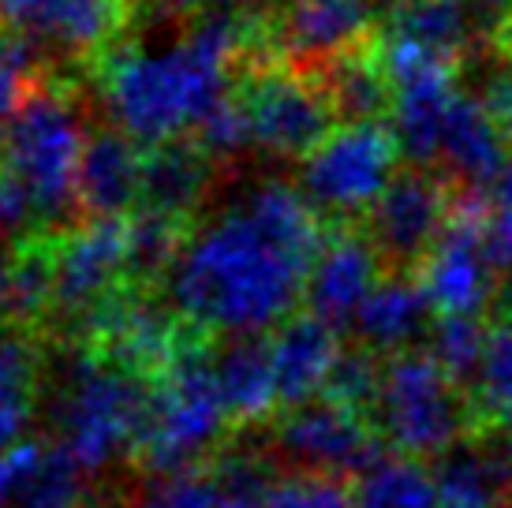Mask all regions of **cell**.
I'll list each match as a JSON object with an SVG mask.
<instances>
[{
    "label": "cell",
    "instance_id": "obj_17",
    "mask_svg": "<svg viewBox=\"0 0 512 508\" xmlns=\"http://www.w3.org/2000/svg\"><path fill=\"white\" fill-rule=\"evenodd\" d=\"M389 79H393L389 127L397 135L400 157L419 165V169L438 165L445 124H449V113H453L456 98H460L456 71L419 68V71H404V75H389Z\"/></svg>",
    "mask_w": 512,
    "mask_h": 508
},
{
    "label": "cell",
    "instance_id": "obj_40",
    "mask_svg": "<svg viewBox=\"0 0 512 508\" xmlns=\"http://www.w3.org/2000/svg\"><path fill=\"white\" fill-rule=\"evenodd\" d=\"M505 277H509V292H512V269L505 273ZM509 314H512V299H509Z\"/></svg>",
    "mask_w": 512,
    "mask_h": 508
},
{
    "label": "cell",
    "instance_id": "obj_5",
    "mask_svg": "<svg viewBox=\"0 0 512 508\" xmlns=\"http://www.w3.org/2000/svg\"><path fill=\"white\" fill-rule=\"evenodd\" d=\"M86 139L90 135L79 120L68 86L49 79H42V86L30 94L27 105L0 135V169L12 172L34 195L49 232L79 206L75 187H79Z\"/></svg>",
    "mask_w": 512,
    "mask_h": 508
},
{
    "label": "cell",
    "instance_id": "obj_22",
    "mask_svg": "<svg viewBox=\"0 0 512 508\" xmlns=\"http://www.w3.org/2000/svg\"><path fill=\"white\" fill-rule=\"evenodd\" d=\"M214 367L232 423H266L281 408L270 337H232L221 355H214Z\"/></svg>",
    "mask_w": 512,
    "mask_h": 508
},
{
    "label": "cell",
    "instance_id": "obj_32",
    "mask_svg": "<svg viewBox=\"0 0 512 508\" xmlns=\"http://www.w3.org/2000/svg\"><path fill=\"white\" fill-rule=\"evenodd\" d=\"M382 374H385V359H378V352H370L367 344L344 348L322 396L337 400L344 408H356L363 415H370L374 400H378V389H382Z\"/></svg>",
    "mask_w": 512,
    "mask_h": 508
},
{
    "label": "cell",
    "instance_id": "obj_28",
    "mask_svg": "<svg viewBox=\"0 0 512 508\" xmlns=\"http://www.w3.org/2000/svg\"><path fill=\"white\" fill-rule=\"evenodd\" d=\"M15 508H90V475L60 445H42L19 482Z\"/></svg>",
    "mask_w": 512,
    "mask_h": 508
},
{
    "label": "cell",
    "instance_id": "obj_11",
    "mask_svg": "<svg viewBox=\"0 0 512 508\" xmlns=\"http://www.w3.org/2000/svg\"><path fill=\"white\" fill-rule=\"evenodd\" d=\"M124 284H128V217L83 221L53 236V314L75 337Z\"/></svg>",
    "mask_w": 512,
    "mask_h": 508
},
{
    "label": "cell",
    "instance_id": "obj_4",
    "mask_svg": "<svg viewBox=\"0 0 512 508\" xmlns=\"http://www.w3.org/2000/svg\"><path fill=\"white\" fill-rule=\"evenodd\" d=\"M228 423L210 344L195 337L150 381V419L135 460L161 479L199 471V460L217 449Z\"/></svg>",
    "mask_w": 512,
    "mask_h": 508
},
{
    "label": "cell",
    "instance_id": "obj_33",
    "mask_svg": "<svg viewBox=\"0 0 512 508\" xmlns=\"http://www.w3.org/2000/svg\"><path fill=\"white\" fill-rule=\"evenodd\" d=\"M143 508H255L251 501L228 494L210 471H187L172 479H157L143 497Z\"/></svg>",
    "mask_w": 512,
    "mask_h": 508
},
{
    "label": "cell",
    "instance_id": "obj_20",
    "mask_svg": "<svg viewBox=\"0 0 512 508\" xmlns=\"http://www.w3.org/2000/svg\"><path fill=\"white\" fill-rule=\"evenodd\" d=\"M430 318H438L430 307V296L415 273L393 269L389 277L374 284V292L356 314V333L370 352L400 355L408 352L415 337L430 333Z\"/></svg>",
    "mask_w": 512,
    "mask_h": 508
},
{
    "label": "cell",
    "instance_id": "obj_15",
    "mask_svg": "<svg viewBox=\"0 0 512 508\" xmlns=\"http://www.w3.org/2000/svg\"><path fill=\"white\" fill-rule=\"evenodd\" d=\"M378 266H382V254L374 251L367 232L352 225H337L326 236L311 266V277H307V296H303L307 314H314L318 322L333 325V329L356 322L359 307L367 303L374 284L382 281Z\"/></svg>",
    "mask_w": 512,
    "mask_h": 508
},
{
    "label": "cell",
    "instance_id": "obj_25",
    "mask_svg": "<svg viewBox=\"0 0 512 508\" xmlns=\"http://www.w3.org/2000/svg\"><path fill=\"white\" fill-rule=\"evenodd\" d=\"M434 486H438L441 508H501L509 505V494L501 486L498 471L486 456L483 441L471 434L456 449L434 460Z\"/></svg>",
    "mask_w": 512,
    "mask_h": 508
},
{
    "label": "cell",
    "instance_id": "obj_39",
    "mask_svg": "<svg viewBox=\"0 0 512 508\" xmlns=\"http://www.w3.org/2000/svg\"><path fill=\"white\" fill-rule=\"evenodd\" d=\"M498 53H512V27L505 30V38L498 42Z\"/></svg>",
    "mask_w": 512,
    "mask_h": 508
},
{
    "label": "cell",
    "instance_id": "obj_34",
    "mask_svg": "<svg viewBox=\"0 0 512 508\" xmlns=\"http://www.w3.org/2000/svg\"><path fill=\"white\" fill-rule=\"evenodd\" d=\"M255 508H356V501L341 479L296 471V475L273 482L270 490L258 497Z\"/></svg>",
    "mask_w": 512,
    "mask_h": 508
},
{
    "label": "cell",
    "instance_id": "obj_6",
    "mask_svg": "<svg viewBox=\"0 0 512 508\" xmlns=\"http://www.w3.org/2000/svg\"><path fill=\"white\" fill-rule=\"evenodd\" d=\"M374 426L385 445L408 460H438L479 430L471 396L460 393L430 352H400L385 359L374 400Z\"/></svg>",
    "mask_w": 512,
    "mask_h": 508
},
{
    "label": "cell",
    "instance_id": "obj_38",
    "mask_svg": "<svg viewBox=\"0 0 512 508\" xmlns=\"http://www.w3.org/2000/svg\"><path fill=\"white\" fill-rule=\"evenodd\" d=\"M486 113L494 116V124L505 131V139L512 142V53H501L498 68L486 75L483 98Z\"/></svg>",
    "mask_w": 512,
    "mask_h": 508
},
{
    "label": "cell",
    "instance_id": "obj_9",
    "mask_svg": "<svg viewBox=\"0 0 512 508\" xmlns=\"http://www.w3.org/2000/svg\"><path fill=\"white\" fill-rule=\"evenodd\" d=\"M236 90L247 109L251 142L273 157H311L337 131V109L314 71L262 64L247 68Z\"/></svg>",
    "mask_w": 512,
    "mask_h": 508
},
{
    "label": "cell",
    "instance_id": "obj_8",
    "mask_svg": "<svg viewBox=\"0 0 512 508\" xmlns=\"http://www.w3.org/2000/svg\"><path fill=\"white\" fill-rule=\"evenodd\" d=\"M419 281L427 288L430 307L438 318H483L498 292L501 269L490 247V206L483 191L456 187L453 217L419 266Z\"/></svg>",
    "mask_w": 512,
    "mask_h": 508
},
{
    "label": "cell",
    "instance_id": "obj_2",
    "mask_svg": "<svg viewBox=\"0 0 512 508\" xmlns=\"http://www.w3.org/2000/svg\"><path fill=\"white\" fill-rule=\"evenodd\" d=\"M232 68V60L195 34H184L165 49L113 45L98 60V79L116 131L154 150L199 131L202 120L236 90Z\"/></svg>",
    "mask_w": 512,
    "mask_h": 508
},
{
    "label": "cell",
    "instance_id": "obj_36",
    "mask_svg": "<svg viewBox=\"0 0 512 508\" xmlns=\"http://www.w3.org/2000/svg\"><path fill=\"white\" fill-rule=\"evenodd\" d=\"M34 236H49L38 202L12 172L0 169V243H23Z\"/></svg>",
    "mask_w": 512,
    "mask_h": 508
},
{
    "label": "cell",
    "instance_id": "obj_10",
    "mask_svg": "<svg viewBox=\"0 0 512 508\" xmlns=\"http://www.w3.org/2000/svg\"><path fill=\"white\" fill-rule=\"evenodd\" d=\"M385 0H277L262 15V64L322 71L374 42Z\"/></svg>",
    "mask_w": 512,
    "mask_h": 508
},
{
    "label": "cell",
    "instance_id": "obj_12",
    "mask_svg": "<svg viewBox=\"0 0 512 508\" xmlns=\"http://www.w3.org/2000/svg\"><path fill=\"white\" fill-rule=\"evenodd\" d=\"M273 445L299 471L329 475V479L367 475L385 456V438L378 434L374 419L356 408H344L329 396L288 408L273 430Z\"/></svg>",
    "mask_w": 512,
    "mask_h": 508
},
{
    "label": "cell",
    "instance_id": "obj_35",
    "mask_svg": "<svg viewBox=\"0 0 512 508\" xmlns=\"http://www.w3.org/2000/svg\"><path fill=\"white\" fill-rule=\"evenodd\" d=\"M191 139L199 142L214 161L217 157H236V154H243L247 146H255V142H251V124H247V109H243V101H240V90H232L214 113L202 120V127Z\"/></svg>",
    "mask_w": 512,
    "mask_h": 508
},
{
    "label": "cell",
    "instance_id": "obj_13",
    "mask_svg": "<svg viewBox=\"0 0 512 508\" xmlns=\"http://www.w3.org/2000/svg\"><path fill=\"white\" fill-rule=\"evenodd\" d=\"M453 202L456 187L423 169H404L370 206L363 232L374 243V251L382 254V262L400 273H412L415 266L427 262V254L441 240L453 217Z\"/></svg>",
    "mask_w": 512,
    "mask_h": 508
},
{
    "label": "cell",
    "instance_id": "obj_29",
    "mask_svg": "<svg viewBox=\"0 0 512 508\" xmlns=\"http://www.w3.org/2000/svg\"><path fill=\"white\" fill-rule=\"evenodd\" d=\"M471 408H475L479 430L483 426L512 430V314L490 325L486 355L471 381Z\"/></svg>",
    "mask_w": 512,
    "mask_h": 508
},
{
    "label": "cell",
    "instance_id": "obj_16",
    "mask_svg": "<svg viewBox=\"0 0 512 508\" xmlns=\"http://www.w3.org/2000/svg\"><path fill=\"white\" fill-rule=\"evenodd\" d=\"M146 150L116 127H101L86 139L75 202L86 221H120L143 202Z\"/></svg>",
    "mask_w": 512,
    "mask_h": 508
},
{
    "label": "cell",
    "instance_id": "obj_30",
    "mask_svg": "<svg viewBox=\"0 0 512 508\" xmlns=\"http://www.w3.org/2000/svg\"><path fill=\"white\" fill-rule=\"evenodd\" d=\"M45 79V49L15 30H0V135Z\"/></svg>",
    "mask_w": 512,
    "mask_h": 508
},
{
    "label": "cell",
    "instance_id": "obj_31",
    "mask_svg": "<svg viewBox=\"0 0 512 508\" xmlns=\"http://www.w3.org/2000/svg\"><path fill=\"white\" fill-rule=\"evenodd\" d=\"M486 340H490V329L483 318H438L427 333V352L456 385H464L479 374Z\"/></svg>",
    "mask_w": 512,
    "mask_h": 508
},
{
    "label": "cell",
    "instance_id": "obj_26",
    "mask_svg": "<svg viewBox=\"0 0 512 508\" xmlns=\"http://www.w3.org/2000/svg\"><path fill=\"white\" fill-rule=\"evenodd\" d=\"M191 225L172 221L165 213L135 210L128 217V284L154 288L172 273L176 258L184 251Z\"/></svg>",
    "mask_w": 512,
    "mask_h": 508
},
{
    "label": "cell",
    "instance_id": "obj_7",
    "mask_svg": "<svg viewBox=\"0 0 512 508\" xmlns=\"http://www.w3.org/2000/svg\"><path fill=\"white\" fill-rule=\"evenodd\" d=\"M400 161L397 135L389 124H344L311 157H303L299 191L318 213L367 217L370 206L393 184Z\"/></svg>",
    "mask_w": 512,
    "mask_h": 508
},
{
    "label": "cell",
    "instance_id": "obj_23",
    "mask_svg": "<svg viewBox=\"0 0 512 508\" xmlns=\"http://www.w3.org/2000/svg\"><path fill=\"white\" fill-rule=\"evenodd\" d=\"M314 75L326 86L337 120L344 124H382V116L393 113V79L374 42L348 57H337Z\"/></svg>",
    "mask_w": 512,
    "mask_h": 508
},
{
    "label": "cell",
    "instance_id": "obj_18",
    "mask_svg": "<svg viewBox=\"0 0 512 508\" xmlns=\"http://www.w3.org/2000/svg\"><path fill=\"white\" fill-rule=\"evenodd\" d=\"M273 370H277V389H281V408L311 404L326 393L329 374L341 359V337L337 329L318 322L314 314H292L285 325H277L270 337Z\"/></svg>",
    "mask_w": 512,
    "mask_h": 508
},
{
    "label": "cell",
    "instance_id": "obj_27",
    "mask_svg": "<svg viewBox=\"0 0 512 508\" xmlns=\"http://www.w3.org/2000/svg\"><path fill=\"white\" fill-rule=\"evenodd\" d=\"M356 508H441L434 471L408 456H382L352 486Z\"/></svg>",
    "mask_w": 512,
    "mask_h": 508
},
{
    "label": "cell",
    "instance_id": "obj_1",
    "mask_svg": "<svg viewBox=\"0 0 512 508\" xmlns=\"http://www.w3.org/2000/svg\"><path fill=\"white\" fill-rule=\"evenodd\" d=\"M322 243V213L299 187L285 180L251 187L191 228L165 277L172 311L199 337H266L307 296Z\"/></svg>",
    "mask_w": 512,
    "mask_h": 508
},
{
    "label": "cell",
    "instance_id": "obj_3",
    "mask_svg": "<svg viewBox=\"0 0 512 508\" xmlns=\"http://www.w3.org/2000/svg\"><path fill=\"white\" fill-rule=\"evenodd\" d=\"M146 419H150V378L90 348L75 355L72 370L60 385L53 426H57V445L86 475H98L116 460L135 456Z\"/></svg>",
    "mask_w": 512,
    "mask_h": 508
},
{
    "label": "cell",
    "instance_id": "obj_21",
    "mask_svg": "<svg viewBox=\"0 0 512 508\" xmlns=\"http://www.w3.org/2000/svg\"><path fill=\"white\" fill-rule=\"evenodd\" d=\"M210 172H214V157L195 139H176L146 150L139 210L165 213L172 221L191 225V217L210 191Z\"/></svg>",
    "mask_w": 512,
    "mask_h": 508
},
{
    "label": "cell",
    "instance_id": "obj_14",
    "mask_svg": "<svg viewBox=\"0 0 512 508\" xmlns=\"http://www.w3.org/2000/svg\"><path fill=\"white\" fill-rule=\"evenodd\" d=\"M0 23L42 49L101 60L128 27V0H0Z\"/></svg>",
    "mask_w": 512,
    "mask_h": 508
},
{
    "label": "cell",
    "instance_id": "obj_19",
    "mask_svg": "<svg viewBox=\"0 0 512 508\" xmlns=\"http://www.w3.org/2000/svg\"><path fill=\"white\" fill-rule=\"evenodd\" d=\"M509 139L505 131L494 124V116L486 113L479 98H471L460 90L449 124H445V139H441V165L453 172L460 191H490L498 184V176L509 169Z\"/></svg>",
    "mask_w": 512,
    "mask_h": 508
},
{
    "label": "cell",
    "instance_id": "obj_37",
    "mask_svg": "<svg viewBox=\"0 0 512 508\" xmlns=\"http://www.w3.org/2000/svg\"><path fill=\"white\" fill-rule=\"evenodd\" d=\"M486 206H490V247L505 277L512 269V161L498 176V184L486 191Z\"/></svg>",
    "mask_w": 512,
    "mask_h": 508
},
{
    "label": "cell",
    "instance_id": "obj_24",
    "mask_svg": "<svg viewBox=\"0 0 512 508\" xmlns=\"http://www.w3.org/2000/svg\"><path fill=\"white\" fill-rule=\"evenodd\" d=\"M38 396V348L19 329H0V460L27 445Z\"/></svg>",
    "mask_w": 512,
    "mask_h": 508
}]
</instances>
